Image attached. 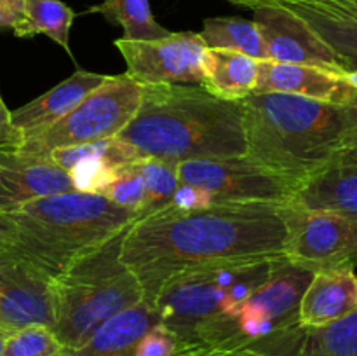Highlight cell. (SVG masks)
Masks as SVG:
<instances>
[{
  "mask_svg": "<svg viewBox=\"0 0 357 356\" xmlns=\"http://www.w3.org/2000/svg\"><path fill=\"white\" fill-rule=\"evenodd\" d=\"M344 114L345 121H347V133H345L344 150L335 164L357 161V100L352 105L344 107Z\"/></svg>",
  "mask_w": 357,
  "mask_h": 356,
  "instance_id": "836d02e7",
  "label": "cell"
},
{
  "mask_svg": "<svg viewBox=\"0 0 357 356\" xmlns=\"http://www.w3.org/2000/svg\"><path fill=\"white\" fill-rule=\"evenodd\" d=\"M312 276L284 258L239 309L209 321L197 341L204 346H253L271 356L278 346L300 351L305 330L298 325V307Z\"/></svg>",
  "mask_w": 357,
  "mask_h": 356,
  "instance_id": "8992f818",
  "label": "cell"
},
{
  "mask_svg": "<svg viewBox=\"0 0 357 356\" xmlns=\"http://www.w3.org/2000/svg\"><path fill=\"white\" fill-rule=\"evenodd\" d=\"M126 229L77 257L54 278L56 323L52 332L65 349H77L98 327L145 300L136 276L122 262Z\"/></svg>",
  "mask_w": 357,
  "mask_h": 356,
  "instance_id": "5b68a950",
  "label": "cell"
},
{
  "mask_svg": "<svg viewBox=\"0 0 357 356\" xmlns=\"http://www.w3.org/2000/svg\"><path fill=\"white\" fill-rule=\"evenodd\" d=\"M24 17V0H0V31L16 30Z\"/></svg>",
  "mask_w": 357,
  "mask_h": 356,
  "instance_id": "d590c367",
  "label": "cell"
},
{
  "mask_svg": "<svg viewBox=\"0 0 357 356\" xmlns=\"http://www.w3.org/2000/svg\"><path fill=\"white\" fill-rule=\"evenodd\" d=\"M119 164L105 157H87L68 171L73 188L86 194H101L114 178Z\"/></svg>",
  "mask_w": 357,
  "mask_h": 356,
  "instance_id": "4dcf8cb0",
  "label": "cell"
},
{
  "mask_svg": "<svg viewBox=\"0 0 357 356\" xmlns=\"http://www.w3.org/2000/svg\"><path fill=\"white\" fill-rule=\"evenodd\" d=\"M89 13L101 14L108 23L121 27L124 30V38L131 40L162 38L171 34L157 23L149 0H103L91 7Z\"/></svg>",
  "mask_w": 357,
  "mask_h": 356,
  "instance_id": "cb8c5ba5",
  "label": "cell"
},
{
  "mask_svg": "<svg viewBox=\"0 0 357 356\" xmlns=\"http://www.w3.org/2000/svg\"><path fill=\"white\" fill-rule=\"evenodd\" d=\"M178 164L180 163L152 156L138 157L132 161V166L138 170L145 185V202H143L138 218L169 205L171 198L180 185Z\"/></svg>",
  "mask_w": 357,
  "mask_h": 356,
  "instance_id": "d4e9b609",
  "label": "cell"
},
{
  "mask_svg": "<svg viewBox=\"0 0 357 356\" xmlns=\"http://www.w3.org/2000/svg\"><path fill=\"white\" fill-rule=\"evenodd\" d=\"M54 278L17 251H0V321L9 330L54 328Z\"/></svg>",
  "mask_w": 357,
  "mask_h": 356,
  "instance_id": "7c38bea8",
  "label": "cell"
},
{
  "mask_svg": "<svg viewBox=\"0 0 357 356\" xmlns=\"http://www.w3.org/2000/svg\"><path fill=\"white\" fill-rule=\"evenodd\" d=\"M157 323L160 321L155 307L142 300L105 321L82 346L66 353L68 356H132L139 339Z\"/></svg>",
  "mask_w": 357,
  "mask_h": 356,
  "instance_id": "d6986e66",
  "label": "cell"
},
{
  "mask_svg": "<svg viewBox=\"0 0 357 356\" xmlns=\"http://www.w3.org/2000/svg\"><path fill=\"white\" fill-rule=\"evenodd\" d=\"M0 328H3V330H9V328H6V327H3V323H2V321H0ZM10 332H13V330H10Z\"/></svg>",
  "mask_w": 357,
  "mask_h": 356,
  "instance_id": "60d3db41",
  "label": "cell"
},
{
  "mask_svg": "<svg viewBox=\"0 0 357 356\" xmlns=\"http://www.w3.org/2000/svg\"><path fill=\"white\" fill-rule=\"evenodd\" d=\"M10 330H3V328H0V356H2V349H3V341H6V337L9 335Z\"/></svg>",
  "mask_w": 357,
  "mask_h": 356,
  "instance_id": "f35d334b",
  "label": "cell"
},
{
  "mask_svg": "<svg viewBox=\"0 0 357 356\" xmlns=\"http://www.w3.org/2000/svg\"><path fill=\"white\" fill-rule=\"evenodd\" d=\"M284 258L234 262L185 272L160 288L152 306L164 327L185 341L201 344L199 332L215 318L239 309Z\"/></svg>",
  "mask_w": 357,
  "mask_h": 356,
  "instance_id": "52a82bcc",
  "label": "cell"
},
{
  "mask_svg": "<svg viewBox=\"0 0 357 356\" xmlns=\"http://www.w3.org/2000/svg\"><path fill=\"white\" fill-rule=\"evenodd\" d=\"M142 101V84L122 73L91 91L68 115L38 136L24 140L17 152L47 156L51 150L117 138L131 122Z\"/></svg>",
  "mask_w": 357,
  "mask_h": 356,
  "instance_id": "ba28073f",
  "label": "cell"
},
{
  "mask_svg": "<svg viewBox=\"0 0 357 356\" xmlns=\"http://www.w3.org/2000/svg\"><path fill=\"white\" fill-rule=\"evenodd\" d=\"M75 191L68 171L47 156L0 154V213H14L35 199Z\"/></svg>",
  "mask_w": 357,
  "mask_h": 356,
  "instance_id": "2e32d148",
  "label": "cell"
},
{
  "mask_svg": "<svg viewBox=\"0 0 357 356\" xmlns=\"http://www.w3.org/2000/svg\"><path fill=\"white\" fill-rule=\"evenodd\" d=\"M288 205L229 202L209 208H162L126 230L121 257L150 306L169 279L234 262L282 258Z\"/></svg>",
  "mask_w": 357,
  "mask_h": 356,
  "instance_id": "6da1fadb",
  "label": "cell"
},
{
  "mask_svg": "<svg viewBox=\"0 0 357 356\" xmlns=\"http://www.w3.org/2000/svg\"><path fill=\"white\" fill-rule=\"evenodd\" d=\"M261 59L227 49L206 47L201 87L225 101H243L255 93Z\"/></svg>",
  "mask_w": 357,
  "mask_h": 356,
  "instance_id": "ffe728a7",
  "label": "cell"
},
{
  "mask_svg": "<svg viewBox=\"0 0 357 356\" xmlns=\"http://www.w3.org/2000/svg\"><path fill=\"white\" fill-rule=\"evenodd\" d=\"M248 159L305 184L344 150V107L284 93H251L239 101Z\"/></svg>",
  "mask_w": 357,
  "mask_h": 356,
  "instance_id": "3957f363",
  "label": "cell"
},
{
  "mask_svg": "<svg viewBox=\"0 0 357 356\" xmlns=\"http://www.w3.org/2000/svg\"><path fill=\"white\" fill-rule=\"evenodd\" d=\"M201 37L209 49H227L251 58L267 59L264 40L255 21L243 17H208Z\"/></svg>",
  "mask_w": 357,
  "mask_h": 356,
  "instance_id": "603a6c76",
  "label": "cell"
},
{
  "mask_svg": "<svg viewBox=\"0 0 357 356\" xmlns=\"http://www.w3.org/2000/svg\"><path fill=\"white\" fill-rule=\"evenodd\" d=\"M17 250V230L7 213H0V251Z\"/></svg>",
  "mask_w": 357,
  "mask_h": 356,
  "instance_id": "8d00e7d4",
  "label": "cell"
},
{
  "mask_svg": "<svg viewBox=\"0 0 357 356\" xmlns=\"http://www.w3.org/2000/svg\"><path fill=\"white\" fill-rule=\"evenodd\" d=\"M255 93H284L338 107H347L357 100V89L347 82L345 72L272 59L260 61Z\"/></svg>",
  "mask_w": 357,
  "mask_h": 356,
  "instance_id": "9a60e30c",
  "label": "cell"
},
{
  "mask_svg": "<svg viewBox=\"0 0 357 356\" xmlns=\"http://www.w3.org/2000/svg\"><path fill=\"white\" fill-rule=\"evenodd\" d=\"M117 138L143 157L174 163L246 152L239 101L220 100L201 86H142L138 112Z\"/></svg>",
  "mask_w": 357,
  "mask_h": 356,
  "instance_id": "7a4b0ae2",
  "label": "cell"
},
{
  "mask_svg": "<svg viewBox=\"0 0 357 356\" xmlns=\"http://www.w3.org/2000/svg\"><path fill=\"white\" fill-rule=\"evenodd\" d=\"M63 349L51 328L31 325L9 332L3 341L2 356H56Z\"/></svg>",
  "mask_w": 357,
  "mask_h": 356,
  "instance_id": "83f0119b",
  "label": "cell"
},
{
  "mask_svg": "<svg viewBox=\"0 0 357 356\" xmlns=\"http://www.w3.org/2000/svg\"><path fill=\"white\" fill-rule=\"evenodd\" d=\"M298 356H357V313L305 330Z\"/></svg>",
  "mask_w": 357,
  "mask_h": 356,
  "instance_id": "484cf974",
  "label": "cell"
},
{
  "mask_svg": "<svg viewBox=\"0 0 357 356\" xmlns=\"http://www.w3.org/2000/svg\"><path fill=\"white\" fill-rule=\"evenodd\" d=\"M105 79L107 75L79 68L47 93L40 94L30 103L10 112L13 124L20 131L23 142L38 136L58 121H61Z\"/></svg>",
  "mask_w": 357,
  "mask_h": 356,
  "instance_id": "ac0fdd59",
  "label": "cell"
},
{
  "mask_svg": "<svg viewBox=\"0 0 357 356\" xmlns=\"http://www.w3.org/2000/svg\"><path fill=\"white\" fill-rule=\"evenodd\" d=\"M345 2H357V0H345Z\"/></svg>",
  "mask_w": 357,
  "mask_h": 356,
  "instance_id": "b9f144b4",
  "label": "cell"
},
{
  "mask_svg": "<svg viewBox=\"0 0 357 356\" xmlns=\"http://www.w3.org/2000/svg\"><path fill=\"white\" fill-rule=\"evenodd\" d=\"M284 257L307 271L357 267V216L288 205Z\"/></svg>",
  "mask_w": 357,
  "mask_h": 356,
  "instance_id": "30bf717a",
  "label": "cell"
},
{
  "mask_svg": "<svg viewBox=\"0 0 357 356\" xmlns=\"http://www.w3.org/2000/svg\"><path fill=\"white\" fill-rule=\"evenodd\" d=\"M345 79L351 86H354L357 89V70H351V72H345Z\"/></svg>",
  "mask_w": 357,
  "mask_h": 356,
  "instance_id": "74e56055",
  "label": "cell"
},
{
  "mask_svg": "<svg viewBox=\"0 0 357 356\" xmlns=\"http://www.w3.org/2000/svg\"><path fill=\"white\" fill-rule=\"evenodd\" d=\"M291 205L357 216V161L333 164L314 175L300 187Z\"/></svg>",
  "mask_w": 357,
  "mask_h": 356,
  "instance_id": "44dd1931",
  "label": "cell"
},
{
  "mask_svg": "<svg viewBox=\"0 0 357 356\" xmlns=\"http://www.w3.org/2000/svg\"><path fill=\"white\" fill-rule=\"evenodd\" d=\"M253 13L267 59L347 72L344 61L310 30L309 24L288 9L267 3L253 7Z\"/></svg>",
  "mask_w": 357,
  "mask_h": 356,
  "instance_id": "4fadbf2b",
  "label": "cell"
},
{
  "mask_svg": "<svg viewBox=\"0 0 357 356\" xmlns=\"http://www.w3.org/2000/svg\"><path fill=\"white\" fill-rule=\"evenodd\" d=\"M21 143H23V138H21L16 126L13 124L10 110L6 107L2 96H0V154L17 152Z\"/></svg>",
  "mask_w": 357,
  "mask_h": 356,
  "instance_id": "d6a6232c",
  "label": "cell"
},
{
  "mask_svg": "<svg viewBox=\"0 0 357 356\" xmlns=\"http://www.w3.org/2000/svg\"><path fill=\"white\" fill-rule=\"evenodd\" d=\"M9 215L17 230V253L52 278L138 218L105 195L79 191L35 199Z\"/></svg>",
  "mask_w": 357,
  "mask_h": 356,
  "instance_id": "277c9868",
  "label": "cell"
},
{
  "mask_svg": "<svg viewBox=\"0 0 357 356\" xmlns=\"http://www.w3.org/2000/svg\"><path fill=\"white\" fill-rule=\"evenodd\" d=\"M75 16V10L61 0H24V17L13 31L20 38L47 35L72 56L70 28Z\"/></svg>",
  "mask_w": 357,
  "mask_h": 356,
  "instance_id": "7402d4cb",
  "label": "cell"
},
{
  "mask_svg": "<svg viewBox=\"0 0 357 356\" xmlns=\"http://www.w3.org/2000/svg\"><path fill=\"white\" fill-rule=\"evenodd\" d=\"M56 356H68V353H66V349H63V351L58 353V355H56Z\"/></svg>",
  "mask_w": 357,
  "mask_h": 356,
  "instance_id": "ab89813d",
  "label": "cell"
},
{
  "mask_svg": "<svg viewBox=\"0 0 357 356\" xmlns=\"http://www.w3.org/2000/svg\"><path fill=\"white\" fill-rule=\"evenodd\" d=\"M357 313V274L354 269H326L314 272L298 307L303 330L326 327Z\"/></svg>",
  "mask_w": 357,
  "mask_h": 356,
  "instance_id": "e0dca14e",
  "label": "cell"
},
{
  "mask_svg": "<svg viewBox=\"0 0 357 356\" xmlns=\"http://www.w3.org/2000/svg\"><path fill=\"white\" fill-rule=\"evenodd\" d=\"M101 195H105L122 208L132 209L139 215L143 202H145V185H143L138 170L132 166V161L115 170L114 178L105 187Z\"/></svg>",
  "mask_w": 357,
  "mask_h": 356,
  "instance_id": "f546056e",
  "label": "cell"
},
{
  "mask_svg": "<svg viewBox=\"0 0 357 356\" xmlns=\"http://www.w3.org/2000/svg\"><path fill=\"white\" fill-rule=\"evenodd\" d=\"M188 356H271L253 346H204Z\"/></svg>",
  "mask_w": 357,
  "mask_h": 356,
  "instance_id": "e575fe53",
  "label": "cell"
},
{
  "mask_svg": "<svg viewBox=\"0 0 357 356\" xmlns=\"http://www.w3.org/2000/svg\"><path fill=\"white\" fill-rule=\"evenodd\" d=\"M236 6H279L305 21L310 30L344 61L357 70V2L345 0H229Z\"/></svg>",
  "mask_w": 357,
  "mask_h": 356,
  "instance_id": "5bb4252c",
  "label": "cell"
},
{
  "mask_svg": "<svg viewBox=\"0 0 357 356\" xmlns=\"http://www.w3.org/2000/svg\"><path fill=\"white\" fill-rule=\"evenodd\" d=\"M178 178L180 184L194 185L208 192L213 205H291L303 185L302 181L257 164L246 156L183 161L178 164Z\"/></svg>",
  "mask_w": 357,
  "mask_h": 356,
  "instance_id": "9c48e42d",
  "label": "cell"
},
{
  "mask_svg": "<svg viewBox=\"0 0 357 356\" xmlns=\"http://www.w3.org/2000/svg\"><path fill=\"white\" fill-rule=\"evenodd\" d=\"M209 206H213V201L208 192H204L199 187H194V185L180 184L166 208L190 212V209H202L209 208Z\"/></svg>",
  "mask_w": 357,
  "mask_h": 356,
  "instance_id": "1f68e13d",
  "label": "cell"
},
{
  "mask_svg": "<svg viewBox=\"0 0 357 356\" xmlns=\"http://www.w3.org/2000/svg\"><path fill=\"white\" fill-rule=\"evenodd\" d=\"M201 348L204 344L185 341L162 323H157L139 339L132 356H188Z\"/></svg>",
  "mask_w": 357,
  "mask_h": 356,
  "instance_id": "f1b7e54d",
  "label": "cell"
},
{
  "mask_svg": "<svg viewBox=\"0 0 357 356\" xmlns=\"http://www.w3.org/2000/svg\"><path fill=\"white\" fill-rule=\"evenodd\" d=\"M47 157L52 164H56L61 170L70 171L77 163L87 159V157H105V159H110L112 163L122 166V164H128L143 156L131 143L121 138H110L100 140V142L80 143V145L61 147V149L51 150Z\"/></svg>",
  "mask_w": 357,
  "mask_h": 356,
  "instance_id": "4316f807",
  "label": "cell"
},
{
  "mask_svg": "<svg viewBox=\"0 0 357 356\" xmlns=\"http://www.w3.org/2000/svg\"><path fill=\"white\" fill-rule=\"evenodd\" d=\"M115 47L128 65L131 79L142 86H201L202 54L206 44L201 34L178 31L162 38L131 40L117 38Z\"/></svg>",
  "mask_w": 357,
  "mask_h": 356,
  "instance_id": "8fae6325",
  "label": "cell"
}]
</instances>
